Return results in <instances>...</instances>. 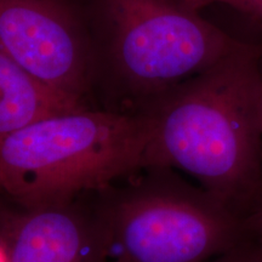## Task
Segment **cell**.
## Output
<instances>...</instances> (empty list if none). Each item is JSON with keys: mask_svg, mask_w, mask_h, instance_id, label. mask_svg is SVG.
Wrapping results in <instances>:
<instances>
[{"mask_svg": "<svg viewBox=\"0 0 262 262\" xmlns=\"http://www.w3.org/2000/svg\"><path fill=\"white\" fill-rule=\"evenodd\" d=\"M261 57L262 47L243 41L143 111L148 165L183 173L250 217L262 186Z\"/></svg>", "mask_w": 262, "mask_h": 262, "instance_id": "6da1fadb", "label": "cell"}, {"mask_svg": "<svg viewBox=\"0 0 262 262\" xmlns=\"http://www.w3.org/2000/svg\"><path fill=\"white\" fill-rule=\"evenodd\" d=\"M103 262H206L256 237L253 219L168 166L90 193Z\"/></svg>", "mask_w": 262, "mask_h": 262, "instance_id": "7a4b0ae2", "label": "cell"}, {"mask_svg": "<svg viewBox=\"0 0 262 262\" xmlns=\"http://www.w3.org/2000/svg\"><path fill=\"white\" fill-rule=\"evenodd\" d=\"M147 112L83 110L0 136V193L34 208L73 201L148 165Z\"/></svg>", "mask_w": 262, "mask_h": 262, "instance_id": "3957f363", "label": "cell"}, {"mask_svg": "<svg viewBox=\"0 0 262 262\" xmlns=\"http://www.w3.org/2000/svg\"><path fill=\"white\" fill-rule=\"evenodd\" d=\"M123 73L142 111L217 63L243 41L182 0H102Z\"/></svg>", "mask_w": 262, "mask_h": 262, "instance_id": "277c9868", "label": "cell"}, {"mask_svg": "<svg viewBox=\"0 0 262 262\" xmlns=\"http://www.w3.org/2000/svg\"><path fill=\"white\" fill-rule=\"evenodd\" d=\"M0 49L40 83L83 101V48L56 2L0 0Z\"/></svg>", "mask_w": 262, "mask_h": 262, "instance_id": "5b68a950", "label": "cell"}, {"mask_svg": "<svg viewBox=\"0 0 262 262\" xmlns=\"http://www.w3.org/2000/svg\"><path fill=\"white\" fill-rule=\"evenodd\" d=\"M90 193L34 208L0 193V247L8 262H103Z\"/></svg>", "mask_w": 262, "mask_h": 262, "instance_id": "8992f818", "label": "cell"}, {"mask_svg": "<svg viewBox=\"0 0 262 262\" xmlns=\"http://www.w3.org/2000/svg\"><path fill=\"white\" fill-rule=\"evenodd\" d=\"M83 110L84 101L40 83L0 49V136Z\"/></svg>", "mask_w": 262, "mask_h": 262, "instance_id": "52a82bcc", "label": "cell"}, {"mask_svg": "<svg viewBox=\"0 0 262 262\" xmlns=\"http://www.w3.org/2000/svg\"><path fill=\"white\" fill-rule=\"evenodd\" d=\"M189 8L199 11L209 5L222 4L262 22V0H182Z\"/></svg>", "mask_w": 262, "mask_h": 262, "instance_id": "ba28073f", "label": "cell"}, {"mask_svg": "<svg viewBox=\"0 0 262 262\" xmlns=\"http://www.w3.org/2000/svg\"><path fill=\"white\" fill-rule=\"evenodd\" d=\"M206 262H262V241L256 235L228 253Z\"/></svg>", "mask_w": 262, "mask_h": 262, "instance_id": "9c48e42d", "label": "cell"}, {"mask_svg": "<svg viewBox=\"0 0 262 262\" xmlns=\"http://www.w3.org/2000/svg\"><path fill=\"white\" fill-rule=\"evenodd\" d=\"M251 219H253L254 221V227H255V231H256L257 237L262 241V186H261L260 193H258L257 201H256V204H255Z\"/></svg>", "mask_w": 262, "mask_h": 262, "instance_id": "30bf717a", "label": "cell"}, {"mask_svg": "<svg viewBox=\"0 0 262 262\" xmlns=\"http://www.w3.org/2000/svg\"><path fill=\"white\" fill-rule=\"evenodd\" d=\"M0 262H8L6 260V255H5V251L4 249L0 247Z\"/></svg>", "mask_w": 262, "mask_h": 262, "instance_id": "8fae6325", "label": "cell"}, {"mask_svg": "<svg viewBox=\"0 0 262 262\" xmlns=\"http://www.w3.org/2000/svg\"><path fill=\"white\" fill-rule=\"evenodd\" d=\"M260 70H261V111H262V57H261V63H260Z\"/></svg>", "mask_w": 262, "mask_h": 262, "instance_id": "7c38bea8", "label": "cell"}]
</instances>
